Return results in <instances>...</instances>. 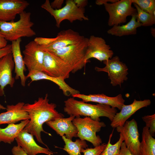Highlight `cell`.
<instances>
[{
    "label": "cell",
    "mask_w": 155,
    "mask_h": 155,
    "mask_svg": "<svg viewBox=\"0 0 155 155\" xmlns=\"http://www.w3.org/2000/svg\"><path fill=\"white\" fill-rule=\"evenodd\" d=\"M48 95L46 94L44 98L39 97L32 104H25L23 109L29 116L30 121L23 130L30 133L36 138L39 143L47 146L42 141L41 132H42L51 135L43 129V125L47 121L59 118H63L64 115L56 109V104L49 102Z\"/></svg>",
    "instance_id": "1"
},
{
    "label": "cell",
    "mask_w": 155,
    "mask_h": 155,
    "mask_svg": "<svg viewBox=\"0 0 155 155\" xmlns=\"http://www.w3.org/2000/svg\"><path fill=\"white\" fill-rule=\"evenodd\" d=\"M64 103V111L70 116L88 117L96 121H100V117H104L108 118L111 122L117 112L116 108L109 105L92 104L78 100L73 97L68 98Z\"/></svg>",
    "instance_id": "2"
},
{
    "label": "cell",
    "mask_w": 155,
    "mask_h": 155,
    "mask_svg": "<svg viewBox=\"0 0 155 155\" xmlns=\"http://www.w3.org/2000/svg\"><path fill=\"white\" fill-rule=\"evenodd\" d=\"M19 15L20 19L16 22L0 21V33L7 41L12 42L36 35L32 29L34 24L31 20V13L24 11Z\"/></svg>",
    "instance_id": "3"
},
{
    "label": "cell",
    "mask_w": 155,
    "mask_h": 155,
    "mask_svg": "<svg viewBox=\"0 0 155 155\" xmlns=\"http://www.w3.org/2000/svg\"><path fill=\"white\" fill-rule=\"evenodd\" d=\"M88 38L63 48L51 52L57 55L70 67L72 73L82 69L87 63L85 57Z\"/></svg>",
    "instance_id": "4"
},
{
    "label": "cell",
    "mask_w": 155,
    "mask_h": 155,
    "mask_svg": "<svg viewBox=\"0 0 155 155\" xmlns=\"http://www.w3.org/2000/svg\"><path fill=\"white\" fill-rule=\"evenodd\" d=\"M65 5L58 9H54L51 6L49 0H46L41 6L43 9L48 11L55 18L56 26L59 28L62 21L65 20L71 23L78 20H88V18L85 16L84 8L78 7L73 0H67Z\"/></svg>",
    "instance_id": "5"
},
{
    "label": "cell",
    "mask_w": 155,
    "mask_h": 155,
    "mask_svg": "<svg viewBox=\"0 0 155 155\" xmlns=\"http://www.w3.org/2000/svg\"><path fill=\"white\" fill-rule=\"evenodd\" d=\"M72 123L77 128L80 139L89 142L94 147L102 144L101 139L96 133L102 127L106 126L103 122L94 120L89 117L82 118L78 116L74 118Z\"/></svg>",
    "instance_id": "6"
},
{
    "label": "cell",
    "mask_w": 155,
    "mask_h": 155,
    "mask_svg": "<svg viewBox=\"0 0 155 155\" xmlns=\"http://www.w3.org/2000/svg\"><path fill=\"white\" fill-rule=\"evenodd\" d=\"M132 3L131 0H118L115 3H104L109 15L108 25L111 26L125 23L128 16L136 14V9L132 7Z\"/></svg>",
    "instance_id": "7"
},
{
    "label": "cell",
    "mask_w": 155,
    "mask_h": 155,
    "mask_svg": "<svg viewBox=\"0 0 155 155\" xmlns=\"http://www.w3.org/2000/svg\"><path fill=\"white\" fill-rule=\"evenodd\" d=\"M42 72L51 77L64 80L69 78L71 70L69 66L53 53L44 51Z\"/></svg>",
    "instance_id": "8"
},
{
    "label": "cell",
    "mask_w": 155,
    "mask_h": 155,
    "mask_svg": "<svg viewBox=\"0 0 155 155\" xmlns=\"http://www.w3.org/2000/svg\"><path fill=\"white\" fill-rule=\"evenodd\" d=\"M105 66L103 68L96 67L95 70L97 71L107 73L111 80V84L113 86L119 85L124 81L127 80L128 74V68L126 64L120 60L118 56L103 61Z\"/></svg>",
    "instance_id": "9"
},
{
    "label": "cell",
    "mask_w": 155,
    "mask_h": 155,
    "mask_svg": "<svg viewBox=\"0 0 155 155\" xmlns=\"http://www.w3.org/2000/svg\"><path fill=\"white\" fill-rule=\"evenodd\" d=\"M23 60L28 73L42 72V69L44 51L34 40L26 44L23 51Z\"/></svg>",
    "instance_id": "10"
},
{
    "label": "cell",
    "mask_w": 155,
    "mask_h": 155,
    "mask_svg": "<svg viewBox=\"0 0 155 155\" xmlns=\"http://www.w3.org/2000/svg\"><path fill=\"white\" fill-rule=\"evenodd\" d=\"M105 40L101 37L91 36L88 38L85 60L87 63L89 59L94 58L101 62L111 59L113 52Z\"/></svg>",
    "instance_id": "11"
},
{
    "label": "cell",
    "mask_w": 155,
    "mask_h": 155,
    "mask_svg": "<svg viewBox=\"0 0 155 155\" xmlns=\"http://www.w3.org/2000/svg\"><path fill=\"white\" fill-rule=\"evenodd\" d=\"M122 135L127 147L134 155H139L140 142L137 122L134 119L127 121L123 126L116 127Z\"/></svg>",
    "instance_id": "12"
},
{
    "label": "cell",
    "mask_w": 155,
    "mask_h": 155,
    "mask_svg": "<svg viewBox=\"0 0 155 155\" xmlns=\"http://www.w3.org/2000/svg\"><path fill=\"white\" fill-rule=\"evenodd\" d=\"M84 37L78 32L69 29L61 31L48 45L40 46L45 51L53 52L76 43Z\"/></svg>",
    "instance_id": "13"
},
{
    "label": "cell",
    "mask_w": 155,
    "mask_h": 155,
    "mask_svg": "<svg viewBox=\"0 0 155 155\" xmlns=\"http://www.w3.org/2000/svg\"><path fill=\"white\" fill-rule=\"evenodd\" d=\"M25 0H0V21H14L16 16L29 5Z\"/></svg>",
    "instance_id": "14"
},
{
    "label": "cell",
    "mask_w": 155,
    "mask_h": 155,
    "mask_svg": "<svg viewBox=\"0 0 155 155\" xmlns=\"http://www.w3.org/2000/svg\"><path fill=\"white\" fill-rule=\"evenodd\" d=\"M151 103V101L149 99L137 100L135 99L131 104H124L120 111L116 114L111 121V126L113 128L123 126L127 120L137 111L147 107Z\"/></svg>",
    "instance_id": "15"
},
{
    "label": "cell",
    "mask_w": 155,
    "mask_h": 155,
    "mask_svg": "<svg viewBox=\"0 0 155 155\" xmlns=\"http://www.w3.org/2000/svg\"><path fill=\"white\" fill-rule=\"evenodd\" d=\"M33 136L23 129L15 140L18 145L28 155H36L40 153L53 155L55 153L48 148H43L38 145L35 141Z\"/></svg>",
    "instance_id": "16"
},
{
    "label": "cell",
    "mask_w": 155,
    "mask_h": 155,
    "mask_svg": "<svg viewBox=\"0 0 155 155\" xmlns=\"http://www.w3.org/2000/svg\"><path fill=\"white\" fill-rule=\"evenodd\" d=\"M14 64L11 53L0 59V96L4 94L5 88L9 85L13 87L15 79L12 75Z\"/></svg>",
    "instance_id": "17"
},
{
    "label": "cell",
    "mask_w": 155,
    "mask_h": 155,
    "mask_svg": "<svg viewBox=\"0 0 155 155\" xmlns=\"http://www.w3.org/2000/svg\"><path fill=\"white\" fill-rule=\"evenodd\" d=\"M75 117L70 116L67 118H57L47 121L46 123L57 134L61 137L64 135L66 138L72 140L73 137H78L77 128L72 123Z\"/></svg>",
    "instance_id": "18"
},
{
    "label": "cell",
    "mask_w": 155,
    "mask_h": 155,
    "mask_svg": "<svg viewBox=\"0 0 155 155\" xmlns=\"http://www.w3.org/2000/svg\"><path fill=\"white\" fill-rule=\"evenodd\" d=\"M71 96L74 98L81 99L82 101L85 102H91L107 104L112 107L117 108L119 110H121L124 104L125 101L121 94L114 97H109L103 94L87 95L80 93L73 95Z\"/></svg>",
    "instance_id": "19"
},
{
    "label": "cell",
    "mask_w": 155,
    "mask_h": 155,
    "mask_svg": "<svg viewBox=\"0 0 155 155\" xmlns=\"http://www.w3.org/2000/svg\"><path fill=\"white\" fill-rule=\"evenodd\" d=\"M24 104V102H20L15 105H7L6 111L0 113V125L15 124L20 121L30 119L28 114L23 109Z\"/></svg>",
    "instance_id": "20"
},
{
    "label": "cell",
    "mask_w": 155,
    "mask_h": 155,
    "mask_svg": "<svg viewBox=\"0 0 155 155\" xmlns=\"http://www.w3.org/2000/svg\"><path fill=\"white\" fill-rule=\"evenodd\" d=\"M21 38L11 42V53L14 64L15 80L20 79L22 86L24 87L27 79L24 74L26 70L25 65L20 49Z\"/></svg>",
    "instance_id": "21"
},
{
    "label": "cell",
    "mask_w": 155,
    "mask_h": 155,
    "mask_svg": "<svg viewBox=\"0 0 155 155\" xmlns=\"http://www.w3.org/2000/svg\"><path fill=\"white\" fill-rule=\"evenodd\" d=\"M27 79L30 78L31 83L33 81L41 80H48L57 84L61 90L63 94L66 96H70L80 93V92L69 86L65 82V80L58 78L49 76L42 72L36 71L28 73L26 76Z\"/></svg>",
    "instance_id": "22"
},
{
    "label": "cell",
    "mask_w": 155,
    "mask_h": 155,
    "mask_svg": "<svg viewBox=\"0 0 155 155\" xmlns=\"http://www.w3.org/2000/svg\"><path fill=\"white\" fill-rule=\"evenodd\" d=\"M136 14L132 15L130 21L125 24L113 26L107 30L108 34L119 37L135 34L137 28L142 26V24L136 20Z\"/></svg>",
    "instance_id": "23"
},
{
    "label": "cell",
    "mask_w": 155,
    "mask_h": 155,
    "mask_svg": "<svg viewBox=\"0 0 155 155\" xmlns=\"http://www.w3.org/2000/svg\"><path fill=\"white\" fill-rule=\"evenodd\" d=\"M30 119L21 121L17 124H9L5 128L0 127V142L11 144L28 123Z\"/></svg>",
    "instance_id": "24"
},
{
    "label": "cell",
    "mask_w": 155,
    "mask_h": 155,
    "mask_svg": "<svg viewBox=\"0 0 155 155\" xmlns=\"http://www.w3.org/2000/svg\"><path fill=\"white\" fill-rule=\"evenodd\" d=\"M142 136L139 155H155V139L146 126L143 128Z\"/></svg>",
    "instance_id": "25"
},
{
    "label": "cell",
    "mask_w": 155,
    "mask_h": 155,
    "mask_svg": "<svg viewBox=\"0 0 155 155\" xmlns=\"http://www.w3.org/2000/svg\"><path fill=\"white\" fill-rule=\"evenodd\" d=\"M62 137L65 143L64 147L62 149L69 155H82V150L88 147L85 140L79 139L73 142L71 140L66 138L64 135Z\"/></svg>",
    "instance_id": "26"
},
{
    "label": "cell",
    "mask_w": 155,
    "mask_h": 155,
    "mask_svg": "<svg viewBox=\"0 0 155 155\" xmlns=\"http://www.w3.org/2000/svg\"><path fill=\"white\" fill-rule=\"evenodd\" d=\"M113 131V130L109 135L108 140L106 147L100 155H119L121 144L124 142V139L122 135L120 133L119 140L115 144H112L111 142Z\"/></svg>",
    "instance_id": "27"
},
{
    "label": "cell",
    "mask_w": 155,
    "mask_h": 155,
    "mask_svg": "<svg viewBox=\"0 0 155 155\" xmlns=\"http://www.w3.org/2000/svg\"><path fill=\"white\" fill-rule=\"evenodd\" d=\"M137 10L136 20L144 26H151L155 24V16L142 10L137 5L133 3Z\"/></svg>",
    "instance_id": "28"
},
{
    "label": "cell",
    "mask_w": 155,
    "mask_h": 155,
    "mask_svg": "<svg viewBox=\"0 0 155 155\" xmlns=\"http://www.w3.org/2000/svg\"><path fill=\"white\" fill-rule=\"evenodd\" d=\"M142 10L155 16V0H131Z\"/></svg>",
    "instance_id": "29"
},
{
    "label": "cell",
    "mask_w": 155,
    "mask_h": 155,
    "mask_svg": "<svg viewBox=\"0 0 155 155\" xmlns=\"http://www.w3.org/2000/svg\"><path fill=\"white\" fill-rule=\"evenodd\" d=\"M142 120L145 122L146 126L148 129V131L152 137L155 136V114L144 116L142 117Z\"/></svg>",
    "instance_id": "30"
},
{
    "label": "cell",
    "mask_w": 155,
    "mask_h": 155,
    "mask_svg": "<svg viewBox=\"0 0 155 155\" xmlns=\"http://www.w3.org/2000/svg\"><path fill=\"white\" fill-rule=\"evenodd\" d=\"M106 144L105 143H103L93 148L83 149L81 152L83 153L84 155H100L106 147Z\"/></svg>",
    "instance_id": "31"
},
{
    "label": "cell",
    "mask_w": 155,
    "mask_h": 155,
    "mask_svg": "<svg viewBox=\"0 0 155 155\" xmlns=\"http://www.w3.org/2000/svg\"><path fill=\"white\" fill-rule=\"evenodd\" d=\"M11 44H7L5 47L0 49V59L5 55L11 53Z\"/></svg>",
    "instance_id": "32"
},
{
    "label": "cell",
    "mask_w": 155,
    "mask_h": 155,
    "mask_svg": "<svg viewBox=\"0 0 155 155\" xmlns=\"http://www.w3.org/2000/svg\"><path fill=\"white\" fill-rule=\"evenodd\" d=\"M11 152L13 155H28L18 145L13 146Z\"/></svg>",
    "instance_id": "33"
},
{
    "label": "cell",
    "mask_w": 155,
    "mask_h": 155,
    "mask_svg": "<svg viewBox=\"0 0 155 155\" xmlns=\"http://www.w3.org/2000/svg\"><path fill=\"white\" fill-rule=\"evenodd\" d=\"M118 155H134L127 147L125 143L123 142L121 144Z\"/></svg>",
    "instance_id": "34"
},
{
    "label": "cell",
    "mask_w": 155,
    "mask_h": 155,
    "mask_svg": "<svg viewBox=\"0 0 155 155\" xmlns=\"http://www.w3.org/2000/svg\"><path fill=\"white\" fill-rule=\"evenodd\" d=\"M63 2V0H55L50 3V5L54 9H58L61 8Z\"/></svg>",
    "instance_id": "35"
},
{
    "label": "cell",
    "mask_w": 155,
    "mask_h": 155,
    "mask_svg": "<svg viewBox=\"0 0 155 155\" xmlns=\"http://www.w3.org/2000/svg\"><path fill=\"white\" fill-rule=\"evenodd\" d=\"M74 3L76 6L80 8H84L88 3L87 0H73Z\"/></svg>",
    "instance_id": "36"
},
{
    "label": "cell",
    "mask_w": 155,
    "mask_h": 155,
    "mask_svg": "<svg viewBox=\"0 0 155 155\" xmlns=\"http://www.w3.org/2000/svg\"><path fill=\"white\" fill-rule=\"evenodd\" d=\"M7 41L0 33V49L5 47L7 44Z\"/></svg>",
    "instance_id": "37"
},
{
    "label": "cell",
    "mask_w": 155,
    "mask_h": 155,
    "mask_svg": "<svg viewBox=\"0 0 155 155\" xmlns=\"http://www.w3.org/2000/svg\"><path fill=\"white\" fill-rule=\"evenodd\" d=\"M118 0H97L96 1V3L98 5H101L104 3L110 2L111 3H115Z\"/></svg>",
    "instance_id": "38"
},
{
    "label": "cell",
    "mask_w": 155,
    "mask_h": 155,
    "mask_svg": "<svg viewBox=\"0 0 155 155\" xmlns=\"http://www.w3.org/2000/svg\"><path fill=\"white\" fill-rule=\"evenodd\" d=\"M151 33L153 36L154 37L155 36V28H151Z\"/></svg>",
    "instance_id": "39"
},
{
    "label": "cell",
    "mask_w": 155,
    "mask_h": 155,
    "mask_svg": "<svg viewBox=\"0 0 155 155\" xmlns=\"http://www.w3.org/2000/svg\"><path fill=\"white\" fill-rule=\"evenodd\" d=\"M6 109V108L0 104V110H5Z\"/></svg>",
    "instance_id": "40"
}]
</instances>
